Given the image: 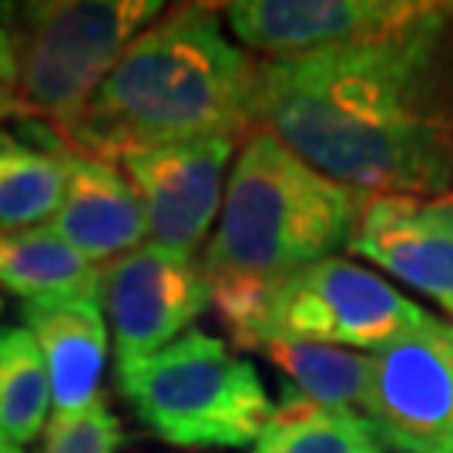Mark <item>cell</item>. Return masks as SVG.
Wrapping results in <instances>:
<instances>
[{"label": "cell", "instance_id": "6da1fadb", "mask_svg": "<svg viewBox=\"0 0 453 453\" xmlns=\"http://www.w3.org/2000/svg\"><path fill=\"white\" fill-rule=\"evenodd\" d=\"M256 128L363 195H450L453 0L372 44L259 61Z\"/></svg>", "mask_w": 453, "mask_h": 453}, {"label": "cell", "instance_id": "7a4b0ae2", "mask_svg": "<svg viewBox=\"0 0 453 453\" xmlns=\"http://www.w3.org/2000/svg\"><path fill=\"white\" fill-rule=\"evenodd\" d=\"M256 81L259 58L228 37L219 4H175L125 48L61 142L114 165L195 138L245 142L256 131Z\"/></svg>", "mask_w": 453, "mask_h": 453}, {"label": "cell", "instance_id": "3957f363", "mask_svg": "<svg viewBox=\"0 0 453 453\" xmlns=\"http://www.w3.org/2000/svg\"><path fill=\"white\" fill-rule=\"evenodd\" d=\"M366 198L326 179L269 131L256 128L245 138L226 181L215 235L202 252L211 306L232 342L249 333L279 279L349 245Z\"/></svg>", "mask_w": 453, "mask_h": 453}, {"label": "cell", "instance_id": "277c9868", "mask_svg": "<svg viewBox=\"0 0 453 453\" xmlns=\"http://www.w3.org/2000/svg\"><path fill=\"white\" fill-rule=\"evenodd\" d=\"M165 7L158 0L0 4L14 41V101L24 121L67 138L114 61Z\"/></svg>", "mask_w": 453, "mask_h": 453}, {"label": "cell", "instance_id": "5b68a950", "mask_svg": "<svg viewBox=\"0 0 453 453\" xmlns=\"http://www.w3.org/2000/svg\"><path fill=\"white\" fill-rule=\"evenodd\" d=\"M114 383L148 434L185 450L252 447L275 417L259 370L198 329L114 370Z\"/></svg>", "mask_w": 453, "mask_h": 453}, {"label": "cell", "instance_id": "8992f818", "mask_svg": "<svg viewBox=\"0 0 453 453\" xmlns=\"http://www.w3.org/2000/svg\"><path fill=\"white\" fill-rule=\"evenodd\" d=\"M423 319L426 309L406 299L380 273L333 256L279 279L235 346L256 349L269 340H289L376 353Z\"/></svg>", "mask_w": 453, "mask_h": 453}, {"label": "cell", "instance_id": "52a82bcc", "mask_svg": "<svg viewBox=\"0 0 453 453\" xmlns=\"http://www.w3.org/2000/svg\"><path fill=\"white\" fill-rule=\"evenodd\" d=\"M359 417L396 453H453V323L426 319L380 346Z\"/></svg>", "mask_w": 453, "mask_h": 453}, {"label": "cell", "instance_id": "ba28073f", "mask_svg": "<svg viewBox=\"0 0 453 453\" xmlns=\"http://www.w3.org/2000/svg\"><path fill=\"white\" fill-rule=\"evenodd\" d=\"M97 303L114 340V370H125L192 333L211 306V286L202 259L148 242L97 269Z\"/></svg>", "mask_w": 453, "mask_h": 453}, {"label": "cell", "instance_id": "9c48e42d", "mask_svg": "<svg viewBox=\"0 0 453 453\" xmlns=\"http://www.w3.org/2000/svg\"><path fill=\"white\" fill-rule=\"evenodd\" d=\"M219 7L235 44L265 61L403 34L434 14L440 0H235Z\"/></svg>", "mask_w": 453, "mask_h": 453}, {"label": "cell", "instance_id": "30bf717a", "mask_svg": "<svg viewBox=\"0 0 453 453\" xmlns=\"http://www.w3.org/2000/svg\"><path fill=\"white\" fill-rule=\"evenodd\" d=\"M239 145V138L219 134L134 151L118 162L142 202L148 242L185 259H198L222 211L228 165Z\"/></svg>", "mask_w": 453, "mask_h": 453}, {"label": "cell", "instance_id": "8fae6325", "mask_svg": "<svg viewBox=\"0 0 453 453\" xmlns=\"http://www.w3.org/2000/svg\"><path fill=\"white\" fill-rule=\"evenodd\" d=\"M346 249L453 316V192L370 195Z\"/></svg>", "mask_w": 453, "mask_h": 453}, {"label": "cell", "instance_id": "7c38bea8", "mask_svg": "<svg viewBox=\"0 0 453 453\" xmlns=\"http://www.w3.org/2000/svg\"><path fill=\"white\" fill-rule=\"evenodd\" d=\"M24 329L34 336L50 383V420H74L101 400L108 363V323L95 292L20 303Z\"/></svg>", "mask_w": 453, "mask_h": 453}, {"label": "cell", "instance_id": "4fadbf2b", "mask_svg": "<svg viewBox=\"0 0 453 453\" xmlns=\"http://www.w3.org/2000/svg\"><path fill=\"white\" fill-rule=\"evenodd\" d=\"M65 158V198L50 219V232L97 269L142 249L148 239L145 211L125 172L114 162L71 151L67 145Z\"/></svg>", "mask_w": 453, "mask_h": 453}, {"label": "cell", "instance_id": "5bb4252c", "mask_svg": "<svg viewBox=\"0 0 453 453\" xmlns=\"http://www.w3.org/2000/svg\"><path fill=\"white\" fill-rule=\"evenodd\" d=\"M44 145L0 128V232L48 228L67 181L65 142L44 128Z\"/></svg>", "mask_w": 453, "mask_h": 453}, {"label": "cell", "instance_id": "9a60e30c", "mask_svg": "<svg viewBox=\"0 0 453 453\" xmlns=\"http://www.w3.org/2000/svg\"><path fill=\"white\" fill-rule=\"evenodd\" d=\"M256 349L275 370L286 372L289 400L323 406V410H353V413H359V406L366 400L372 380L370 353L289 340H269Z\"/></svg>", "mask_w": 453, "mask_h": 453}, {"label": "cell", "instance_id": "2e32d148", "mask_svg": "<svg viewBox=\"0 0 453 453\" xmlns=\"http://www.w3.org/2000/svg\"><path fill=\"white\" fill-rule=\"evenodd\" d=\"M0 286L20 303L97 289V269L50 228L0 232Z\"/></svg>", "mask_w": 453, "mask_h": 453}, {"label": "cell", "instance_id": "e0dca14e", "mask_svg": "<svg viewBox=\"0 0 453 453\" xmlns=\"http://www.w3.org/2000/svg\"><path fill=\"white\" fill-rule=\"evenodd\" d=\"M50 413L44 357L24 326H0V443L27 447Z\"/></svg>", "mask_w": 453, "mask_h": 453}, {"label": "cell", "instance_id": "ac0fdd59", "mask_svg": "<svg viewBox=\"0 0 453 453\" xmlns=\"http://www.w3.org/2000/svg\"><path fill=\"white\" fill-rule=\"evenodd\" d=\"M252 453H383V443L353 410H323L286 396Z\"/></svg>", "mask_w": 453, "mask_h": 453}, {"label": "cell", "instance_id": "d6986e66", "mask_svg": "<svg viewBox=\"0 0 453 453\" xmlns=\"http://www.w3.org/2000/svg\"><path fill=\"white\" fill-rule=\"evenodd\" d=\"M118 447L121 423L111 413V406L97 400L74 420H50L37 453H118Z\"/></svg>", "mask_w": 453, "mask_h": 453}, {"label": "cell", "instance_id": "ffe728a7", "mask_svg": "<svg viewBox=\"0 0 453 453\" xmlns=\"http://www.w3.org/2000/svg\"><path fill=\"white\" fill-rule=\"evenodd\" d=\"M14 84H17V61H14V41H11V31L0 17V95L14 97Z\"/></svg>", "mask_w": 453, "mask_h": 453}, {"label": "cell", "instance_id": "44dd1931", "mask_svg": "<svg viewBox=\"0 0 453 453\" xmlns=\"http://www.w3.org/2000/svg\"><path fill=\"white\" fill-rule=\"evenodd\" d=\"M4 118H24V114H20V108H17L14 97L0 95V121H4Z\"/></svg>", "mask_w": 453, "mask_h": 453}, {"label": "cell", "instance_id": "7402d4cb", "mask_svg": "<svg viewBox=\"0 0 453 453\" xmlns=\"http://www.w3.org/2000/svg\"><path fill=\"white\" fill-rule=\"evenodd\" d=\"M0 453H24L20 447H7V443H0Z\"/></svg>", "mask_w": 453, "mask_h": 453}, {"label": "cell", "instance_id": "603a6c76", "mask_svg": "<svg viewBox=\"0 0 453 453\" xmlns=\"http://www.w3.org/2000/svg\"><path fill=\"white\" fill-rule=\"evenodd\" d=\"M0 312H4V296H0Z\"/></svg>", "mask_w": 453, "mask_h": 453}, {"label": "cell", "instance_id": "cb8c5ba5", "mask_svg": "<svg viewBox=\"0 0 453 453\" xmlns=\"http://www.w3.org/2000/svg\"><path fill=\"white\" fill-rule=\"evenodd\" d=\"M383 453H387V450H383Z\"/></svg>", "mask_w": 453, "mask_h": 453}]
</instances>
